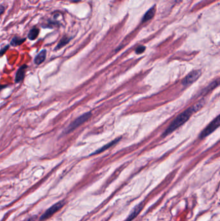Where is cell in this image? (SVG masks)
Returning a JSON list of instances; mask_svg holds the SVG:
<instances>
[{
	"instance_id": "6da1fadb",
	"label": "cell",
	"mask_w": 220,
	"mask_h": 221,
	"mask_svg": "<svg viewBox=\"0 0 220 221\" xmlns=\"http://www.w3.org/2000/svg\"><path fill=\"white\" fill-rule=\"evenodd\" d=\"M202 107H203V104L199 102L197 104L187 109L184 112L181 113L179 116H178L175 120H174L173 122L170 125V126L167 129L166 131L163 133V136L165 137L167 136L168 135H170L173 131H175L176 130H177L178 127L181 126L183 124H184L190 118V117L192 114L197 112L198 110H199Z\"/></svg>"
},
{
	"instance_id": "7a4b0ae2",
	"label": "cell",
	"mask_w": 220,
	"mask_h": 221,
	"mask_svg": "<svg viewBox=\"0 0 220 221\" xmlns=\"http://www.w3.org/2000/svg\"><path fill=\"white\" fill-rule=\"evenodd\" d=\"M219 124H220V116L218 115L214 120L210 122L207 125V127L205 129V130H203V131L201 133V134L199 135L200 139H204V138L207 137L210 134L213 133L216 130V129H218L219 127Z\"/></svg>"
},
{
	"instance_id": "3957f363",
	"label": "cell",
	"mask_w": 220,
	"mask_h": 221,
	"mask_svg": "<svg viewBox=\"0 0 220 221\" xmlns=\"http://www.w3.org/2000/svg\"><path fill=\"white\" fill-rule=\"evenodd\" d=\"M90 116H91V113L88 112V113H85L84 115H82L81 116L78 117L77 119L75 120L74 122H72L69 125V126L67 127V129L65 130L66 133H70V132L72 131L73 130H74L75 129H76L80 125L85 123L87 120H88L90 118Z\"/></svg>"
},
{
	"instance_id": "277c9868",
	"label": "cell",
	"mask_w": 220,
	"mask_h": 221,
	"mask_svg": "<svg viewBox=\"0 0 220 221\" xmlns=\"http://www.w3.org/2000/svg\"><path fill=\"white\" fill-rule=\"evenodd\" d=\"M65 202L64 200H61L58 203L55 204L50 208H49L40 217V220H45L46 219H47L52 217L54 214H56L57 211H58L60 209H61L63 206L65 205Z\"/></svg>"
},
{
	"instance_id": "5b68a950",
	"label": "cell",
	"mask_w": 220,
	"mask_h": 221,
	"mask_svg": "<svg viewBox=\"0 0 220 221\" xmlns=\"http://www.w3.org/2000/svg\"><path fill=\"white\" fill-rule=\"evenodd\" d=\"M201 72L200 70H196L190 72L183 79L182 84L183 86H189L192 84V83H194L198 79V78L201 76Z\"/></svg>"
},
{
	"instance_id": "8992f818",
	"label": "cell",
	"mask_w": 220,
	"mask_h": 221,
	"mask_svg": "<svg viewBox=\"0 0 220 221\" xmlns=\"http://www.w3.org/2000/svg\"><path fill=\"white\" fill-rule=\"evenodd\" d=\"M26 67H27V66L26 65H23L22 67H20L19 68V69L17 70V71L16 72V78H15V81L16 83H19L23 80V78L25 77Z\"/></svg>"
},
{
	"instance_id": "52a82bcc",
	"label": "cell",
	"mask_w": 220,
	"mask_h": 221,
	"mask_svg": "<svg viewBox=\"0 0 220 221\" xmlns=\"http://www.w3.org/2000/svg\"><path fill=\"white\" fill-rule=\"evenodd\" d=\"M143 208V206L142 205V203L136 206L134 208V209H133V211L131 212V214L129 215V217L127 218V219L125 221H131L132 220H133L137 215L140 213V211H141Z\"/></svg>"
},
{
	"instance_id": "ba28073f",
	"label": "cell",
	"mask_w": 220,
	"mask_h": 221,
	"mask_svg": "<svg viewBox=\"0 0 220 221\" xmlns=\"http://www.w3.org/2000/svg\"><path fill=\"white\" fill-rule=\"evenodd\" d=\"M46 54H47V51H46V50L41 51L34 58L35 64L38 66L42 63L45 60Z\"/></svg>"
},
{
	"instance_id": "9c48e42d",
	"label": "cell",
	"mask_w": 220,
	"mask_h": 221,
	"mask_svg": "<svg viewBox=\"0 0 220 221\" xmlns=\"http://www.w3.org/2000/svg\"><path fill=\"white\" fill-rule=\"evenodd\" d=\"M121 139H122L121 137H120V138H118V139H115V140H112V142L108 143L107 145H104V146L102 147V148L99 149L98 150H97L96 151H95V153H94L93 154H92V155H96V154H98V153H102V152H103V151H105L106 150L108 149L109 147H111L113 146V145H115L116 143H117V142H118L119 140H120Z\"/></svg>"
},
{
	"instance_id": "30bf717a",
	"label": "cell",
	"mask_w": 220,
	"mask_h": 221,
	"mask_svg": "<svg viewBox=\"0 0 220 221\" xmlns=\"http://www.w3.org/2000/svg\"><path fill=\"white\" fill-rule=\"evenodd\" d=\"M155 7H153L151 8H150L149 10L146 12V14H145L143 18L142 19L143 22H147V21L150 20L151 19H152L155 14Z\"/></svg>"
},
{
	"instance_id": "8fae6325",
	"label": "cell",
	"mask_w": 220,
	"mask_h": 221,
	"mask_svg": "<svg viewBox=\"0 0 220 221\" xmlns=\"http://www.w3.org/2000/svg\"><path fill=\"white\" fill-rule=\"evenodd\" d=\"M39 32H40V31L37 28H34L32 30H31V31L29 32V35H28L29 40H36V38H37V37L38 36Z\"/></svg>"
},
{
	"instance_id": "7c38bea8",
	"label": "cell",
	"mask_w": 220,
	"mask_h": 221,
	"mask_svg": "<svg viewBox=\"0 0 220 221\" xmlns=\"http://www.w3.org/2000/svg\"><path fill=\"white\" fill-rule=\"evenodd\" d=\"M70 41V38H67V37H63V38L60 41L59 43L57 45V47H56V50L57 49H61V47H64L65 45H67Z\"/></svg>"
},
{
	"instance_id": "4fadbf2b",
	"label": "cell",
	"mask_w": 220,
	"mask_h": 221,
	"mask_svg": "<svg viewBox=\"0 0 220 221\" xmlns=\"http://www.w3.org/2000/svg\"><path fill=\"white\" fill-rule=\"evenodd\" d=\"M25 41V39L23 38H17V37H14V38L12 40L11 42V44L12 45V46H17V45H21L22 43H23Z\"/></svg>"
},
{
	"instance_id": "5bb4252c",
	"label": "cell",
	"mask_w": 220,
	"mask_h": 221,
	"mask_svg": "<svg viewBox=\"0 0 220 221\" xmlns=\"http://www.w3.org/2000/svg\"><path fill=\"white\" fill-rule=\"evenodd\" d=\"M145 47H144V46H140V47H137V48L136 49V52L137 54H140L143 53V52L145 51Z\"/></svg>"
},
{
	"instance_id": "9a60e30c",
	"label": "cell",
	"mask_w": 220,
	"mask_h": 221,
	"mask_svg": "<svg viewBox=\"0 0 220 221\" xmlns=\"http://www.w3.org/2000/svg\"><path fill=\"white\" fill-rule=\"evenodd\" d=\"M8 46H7L6 47H5L4 49H2L1 51H0V56H2V55L5 53V52L8 49Z\"/></svg>"
},
{
	"instance_id": "2e32d148",
	"label": "cell",
	"mask_w": 220,
	"mask_h": 221,
	"mask_svg": "<svg viewBox=\"0 0 220 221\" xmlns=\"http://www.w3.org/2000/svg\"><path fill=\"white\" fill-rule=\"evenodd\" d=\"M36 217H30L29 219H27L25 221H36Z\"/></svg>"
},
{
	"instance_id": "e0dca14e",
	"label": "cell",
	"mask_w": 220,
	"mask_h": 221,
	"mask_svg": "<svg viewBox=\"0 0 220 221\" xmlns=\"http://www.w3.org/2000/svg\"><path fill=\"white\" fill-rule=\"evenodd\" d=\"M4 11H5V8H4V7H3V6H2V5L0 6V14H2L4 12Z\"/></svg>"
}]
</instances>
